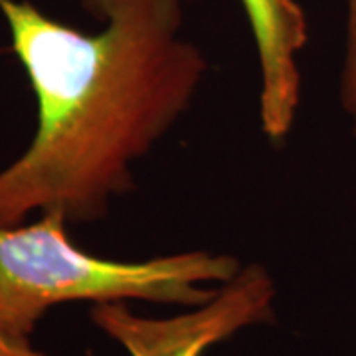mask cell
<instances>
[{
    "label": "cell",
    "mask_w": 356,
    "mask_h": 356,
    "mask_svg": "<svg viewBox=\"0 0 356 356\" xmlns=\"http://www.w3.org/2000/svg\"><path fill=\"white\" fill-rule=\"evenodd\" d=\"M341 103L348 113L356 109V0H348L346 13V48L341 76Z\"/></svg>",
    "instance_id": "obj_5"
},
{
    "label": "cell",
    "mask_w": 356,
    "mask_h": 356,
    "mask_svg": "<svg viewBox=\"0 0 356 356\" xmlns=\"http://www.w3.org/2000/svg\"><path fill=\"white\" fill-rule=\"evenodd\" d=\"M86 34L26 0H0L38 103L34 139L0 170V228L28 214L93 222L135 186L133 166L188 111L208 62L184 38L186 0H79Z\"/></svg>",
    "instance_id": "obj_1"
},
{
    "label": "cell",
    "mask_w": 356,
    "mask_h": 356,
    "mask_svg": "<svg viewBox=\"0 0 356 356\" xmlns=\"http://www.w3.org/2000/svg\"><path fill=\"white\" fill-rule=\"evenodd\" d=\"M273 301V277L264 266L252 264L224 283L208 303L186 313L140 317L123 303H99L91 309V321L131 356H202L242 329L269 323Z\"/></svg>",
    "instance_id": "obj_3"
},
{
    "label": "cell",
    "mask_w": 356,
    "mask_h": 356,
    "mask_svg": "<svg viewBox=\"0 0 356 356\" xmlns=\"http://www.w3.org/2000/svg\"><path fill=\"white\" fill-rule=\"evenodd\" d=\"M0 356H50L34 348L30 343V337L10 329L0 318Z\"/></svg>",
    "instance_id": "obj_6"
},
{
    "label": "cell",
    "mask_w": 356,
    "mask_h": 356,
    "mask_svg": "<svg viewBox=\"0 0 356 356\" xmlns=\"http://www.w3.org/2000/svg\"><path fill=\"white\" fill-rule=\"evenodd\" d=\"M259 58V121L267 139L291 133L301 99L297 56L309 38L307 16L297 0H242Z\"/></svg>",
    "instance_id": "obj_4"
},
{
    "label": "cell",
    "mask_w": 356,
    "mask_h": 356,
    "mask_svg": "<svg viewBox=\"0 0 356 356\" xmlns=\"http://www.w3.org/2000/svg\"><path fill=\"white\" fill-rule=\"evenodd\" d=\"M350 115H353V119H355V137H356V109Z\"/></svg>",
    "instance_id": "obj_7"
},
{
    "label": "cell",
    "mask_w": 356,
    "mask_h": 356,
    "mask_svg": "<svg viewBox=\"0 0 356 356\" xmlns=\"http://www.w3.org/2000/svg\"><path fill=\"white\" fill-rule=\"evenodd\" d=\"M242 271L238 257L204 250L145 261L105 259L70 240L67 218L44 212L28 226L0 228V318L30 337L46 311L60 303L151 301L198 307Z\"/></svg>",
    "instance_id": "obj_2"
}]
</instances>
